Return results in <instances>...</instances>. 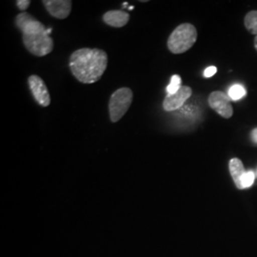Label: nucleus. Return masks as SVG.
I'll return each instance as SVG.
<instances>
[{
	"label": "nucleus",
	"mask_w": 257,
	"mask_h": 257,
	"mask_svg": "<svg viewBox=\"0 0 257 257\" xmlns=\"http://www.w3.org/2000/svg\"><path fill=\"white\" fill-rule=\"evenodd\" d=\"M30 90L36 101L42 107H48L51 104V96L46 84L38 75H31L28 79Z\"/></svg>",
	"instance_id": "obj_6"
},
{
	"label": "nucleus",
	"mask_w": 257,
	"mask_h": 257,
	"mask_svg": "<svg viewBox=\"0 0 257 257\" xmlns=\"http://www.w3.org/2000/svg\"><path fill=\"white\" fill-rule=\"evenodd\" d=\"M251 138H252V140L257 143V128H254L253 131H252V133H251Z\"/></svg>",
	"instance_id": "obj_18"
},
{
	"label": "nucleus",
	"mask_w": 257,
	"mask_h": 257,
	"mask_svg": "<svg viewBox=\"0 0 257 257\" xmlns=\"http://www.w3.org/2000/svg\"><path fill=\"white\" fill-rule=\"evenodd\" d=\"M108 66V55L100 49L82 48L70 57V69L79 82L92 84L100 80Z\"/></svg>",
	"instance_id": "obj_1"
},
{
	"label": "nucleus",
	"mask_w": 257,
	"mask_h": 257,
	"mask_svg": "<svg viewBox=\"0 0 257 257\" xmlns=\"http://www.w3.org/2000/svg\"><path fill=\"white\" fill-rule=\"evenodd\" d=\"M246 95V90L241 85H233L229 90V96L231 100H239Z\"/></svg>",
	"instance_id": "obj_13"
},
{
	"label": "nucleus",
	"mask_w": 257,
	"mask_h": 257,
	"mask_svg": "<svg viewBox=\"0 0 257 257\" xmlns=\"http://www.w3.org/2000/svg\"><path fill=\"white\" fill-rule=\"evenodd\" d=\"M48 13L55 19H65L72 11V1L70 0H43L42 2Z\"/></svg>",
	"instance_id": "obj_9"
},
{
	"label": "nucleus",
	"mask_w": 257,
	"mask_h": 257,
	"mask_svg": "<svg viewBox=\"0 0 257 257\" xmlns=\"http://www.w3.org/2000/svg\"><path fill=\"white\" fill-rule=\"evenodd\" d=\"M254 182V174L252 172H246V174L242 177L241 185L242 189L249 188Z\"/></svg>",
	"instance_id": "obj_15"
},
{
	"label": "nucleus",
	"mask_w": 257,
	"mask_h": 257,
	"mask_svg": "<svg viewBox=\"0 0 257 257\" xmlns=\"http://www.w3.org/2000/svg\"><path fill=\"white\" fill-rule=\"evenodd\" d=\"M16 24L19 28V31L23 34L36 33V32H43L46 31L47 28L37 19L32 17L28 13H21L16 18Z\"/></svg>",
	"instance_id": "obj_8"
},
{
	"label": "nucleus",
	"mask_w": 257,
	"mask_h": 257,
	"mask_svg": "<svg viewBox=\"0 0 257 257\" xmlns=\"http://www.w3.org/2000/svg\"><path fill=\"white\" fill-rule=\"evenodd\" d=\"M216 72H217V68H216V67L210 66V67H208V68L204 71V76L207 77V78H209V77H211L212 75H214V74H216Z\"/></svg>",
	"instance_id": "obj_16"
},
{
	"label": "nucleus",
	"mask_w": 257,
	"mask_h": 257,
	"mask_svg": "<svg viewBox=\"0 0 257 257\" xmlns=\"http://www.w3.org/2000/svg\"><path fill=\"white\" fill-rule=\"evenodd\" d=\"M30 4H31L30 0H18L17 1V6L21 11H26L29 8Z\"/></svg>",
	"instance_id": "obj_17"
},
{
	"label": "nucleus",
	"mask_w": 257,
	"mask_h": 257,
	"mask_svg": "<svg viewBox=\"0 0 257 257\" xmlns=\"http://www.w3.org/2000/svg\"><path fill=\"white\" fill-rule=\"evenodd\" d=\"M254 48L256 49L257 51V36L255 37V38H254Z\"/></svg>",
	"instance_id": "obj_19"
},
{
	"label": "nucleus",
	"mask_w": 257,
	"mask_h": 257,
	"mask_svg": "<svg viewBox=\"0 0 257 257\" xmlns=\"http://www.w3.org/2000/svg\"><path fill=\"white\" fill-rule=\"evenodd\" d=\"M133 91L127 87L120 88L110 95L109 112L111 122H118L125 115L133 103Z\"/></svg>",
	"instance_id": "obj_4"
},
{
	"label": "nucleus",
	"mask_w": 257,
	"mask_h": 257,
	"mask_svg": "<svg viewBox=\"0 0 257 257\" xmlns=\"http://www.w3.org/2000/svg\"><path fill=\"white\" fill-rule=\"evenodd\" d=\"M245 27L255 37L257 36V11H251L245 17Z\"/></svg>",
	"instance_id": "obj_12"
},
{
	"label": "nucleus",
	"mask_w": 257,
	"mask_h": 257,
	"mask_svg": "<svg viewBox=\"0 0 257 257\" xmlns=\"http://www.w3.org/2000/svg\"><path fill=\"white\" fill-rule=\"evenodd\" d=\"M230 100V96L225 92L216 91L211 92L208 102L212 110H215L222 117L228 119L233 114V109Z\"/></svg>",
	"instance_id": "obj_5"
},
{
	"label": "nucleus",
	"mask_w": 257,
	"mask_h": 257,
	"mask_svg": "<svg viewBox=\"0 0 257 257\" xmlns=\"http://www.w3.org/2000/svg\"><path fill=\"white\" fill-rule=\"evenodd\" d=\"M193 93V91L188 86H182L181 89L175 94H168L163 101V108L167 111L180 109Z\"/></svg>",
	"instance_id": "obj_7"
},
{
	"label": "nucleus",
	"mask_w": 257,
	"mask_h": 257,
	"mask_svg": "<svg viewBox=\"0 0 257 257\" xmlns=\"http://www.w3.org/2000/svg\"><path fill=\"white\" fill-rule=\"evenodd\" d=\"M229 167H230V175L234 183L236 185V187L241 190L242 189L241 180H242V177L246 174L242 161L238 158H232L230 161Z\"/></svg>",
	"instance_id": "obj_11"
},
{
	"label": "nucleus",
	"mask_w": 257,
	"mask_h": 257,
	"mask_svg": "<svg viewBox=\"0 0 257 257\" xmlns=\"http://www.w3.org/2000/svg\"><path fill=\"white\" fill-rule=\"evenodd\" d=\"M197 39V31L190 24H181L175 29L168 39V48L173 54H183L194 45Z\"/></svg>",
	"instance_id": "obj_2"
},
{
	"label": "nucleus",
	"mask_w": 257,
	"mask_h": 257,
	"mask_svg": "<svg viewBox=\"0 0 257 257\" xmlns=\"http://www.w3.org/2000/svg\"><path fill=\"white\" fill-rule=\"evenodd\" d=\"M47 30L43 32L23 34L22 40L24 46L32 55L45 56L53 52L54 40L50 37Z\"/></svg>",
	"instance_id": "obj_3"
},
{
	"label": "nucleus",
	"mask_w": 257,
	"mask_h": 257,
	"mask_svg": "<svg viewBox=\"0 0 257 257\" xmlns=\"http://www.w3.org/2000/svg\"><path fill=\"white\" fill-rule=\"evenodd\" d=\"M103 20L106 24L110 27L122 28L124 27L130 20V15L127 12L113 10L109 11L103 16Z\"/></svg>",
	"instance_id": "obj_10"
},
{
	"label": "nucleus",
	"mask_w": 257,
	"mask_h": 257,
	"mask_svg": "<svg viewBox=\"0 0 257 257\" xmlns=\"http://www.w3.org/2000/svg\"><path fill=\"white\" fill-rule=\"evenodd\" d=\"M181 77L178 74H175L171 78V83L167 87V92L168 94H175V92H178L181 89Z\"/></svg>",
	"instance_id": "obj_14"
}]
</instances>
